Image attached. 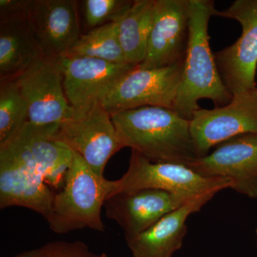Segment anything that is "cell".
I'll list each match as a JSON object with an SVG mask.
<instances>
[{"mask_svg":"<svg viewBox=\"0 0 257 257\" xmlns=\"http://www.w3.org/2000/svg\"><path fill=\"white\" fill-rule=\"evenodd\" d=\"M112 189V181L97 175L73 152V158L60 192L55 193L46 217L56 234L89 229L103 232L101 209Z\"/></svg>","mask_w":257,"mask_h":257,"instance_id":"obj_3","label":"cell"},{"mask_svg":"<svg viewBox=\"0 0 257 257\" xmlns=\"http://www.w3.org/2000/svg\"><path fill=\"white\" fill-rule=\"evenodd\" d=\"M256 239H257V228H256Z\"/></svg>","mask_w":257,"mask_h":257,"instance_id":"obj_25","label":"cell"},{"mask_svg":"<svg viewBox=\"0 0 257 257\" xmlns=\"http://www.w3.org/2000/svg\"><path fill=\"white\" fill-rule=\"evenodd\" d=\"M230 187L228 179L203 177L181 164L151 162L138 152L132 151L128 170L121 178L112 181L110 196L153 189L195 197Z\"/></svg>","mask_w":257,"mask_h":257,"instance_id":"obj_4","label":"cell"},{"mask_svg":"<svg viewBox=\"0 0 257 257\" xmlns=\"http://www.w3.org/2000/svg\"><path fill=\"white\" fill-rule=\"evenodd\" d=\"M34 0H0V20L28 15Z\"/></svg>","mask_w":257,"mask_h":257,"instance_id":"obj_24","label":"cell"},{"mask_svg":"<svg viewBox=\"0 0 257 257\" xmlns=\"http://www.w3.org/2000/svg\"><path fill=\"white\" fill-rule=\"evenodd\" d=\"M190 128L198 158L235 137L257 135V87L233 96L226 106L196 111Z\"/></svg>","mask_w":257,"mask_h":257,"instance_id":"obj_9","label":"cell"},{"mask_svg":"<svg viewBox=\"0 0 257 257\" xmlns=\"http://www.w3.org/2000/svg\"><path fill=\"white\" fill-rule=\"evenodd\" d=\"M192 198L159 189H140L110 196L104 208L106 216L119 225L126 238L143 232Z\"/></svg>","mask_w":257,"mask_h":257,"instance_id":"obj_15","label":"cell"},{"mask_svg":"<svg viewBox=\"0 0 257 257\" xmlns=\"http://www.w3.org/2000/svg\"><path fill=\"white\" fill-rule=\"evenodd\" d=\"M57 141L82 157L97 175L104 176L108 161L124 148L111 114L100 102L79 118H71L59 126Z\"/></svg>","mask_w":257,"mask_h":257,"instance_id":"obj_8","label":"cell"},{"mask_svg":"<svg viewBox=\"0 0 257 257\" xmlns=\"http://www.w3.org/2000/svg\"><path fill=\"white\" fill-rule=\"evenodd\" d=\"M66 56L87 57L115 64H128L120 45L118 22L103 25L81 35Z\"/></svg>","mask_w":257,"mask_h":257,"instance_id":"obj_20","label":"cell"},{"mask_svg":"<svg viewBox=\"0 0 257 257\" xmlns=\"http://www.w3.org/2000/svg\"><path fill=\"white\" fill-rule=\"evenodd\" d=\"M59 126H37L28 121L0 149L9 152L38 171L50 187L63 186L73 158V152L57 141Z\"/></svg>","mask_w":257,"mask_h":257,"instance_id":"obj_12","label":"cell"},{"mask_svg":"<svg viewBox=\"0 0 257 257\" xmlns=\"http://www.w3.org/2000/svg\"><path fill=\"white\" fill-rule=\"evenodd\" d=\"M216 192L192 198L136 236L125 238L134 257H172L183 244L189 216L198 212Z\"/></svg>","mask_w":257,"mask_h":257,"instance_id":"obj_17","label":"cell"},{"mask_svg":"<svg viewBox=\"0 0 257 257\" xmlns=\"http://www.w3.org/2000/svg\"><path fill=\"white\" fill-rule=\"evenodd\" d=\"M43 58L27 15L0 20V82L17 78Z\"/></svg>","mask_w":257,"mask_h":257,"instance_id":"obj_18","label":"cell"},{"mask_svg":"<svg viewBox=\"0 0 257 257\" xmlns=\"http://www.w3.org/2000/svg\"><path fill=\"white\" fill-rule=\"evenodd\" d=\"M55 194L40 172L0 149V209L25 207L45 219Z\"/></svg>","mask_w":257,"mask_h":257,"instance_id":"obj_16","label":"cell"},{"mask_svg":"<svg viewBox=\"0 0 257 257\" xmlns=\"http://www.w3.org/2000/svg\"><path fill=\"white\" fill-rule=\"evenodd\" d=\"M133 3L130 0H84L82 5L86 25L92 30L119 22Z\"/></svg>","mask_w":257,"mask_h":257,"instance_id":"obj_22","label":"cell"},{"mask_svg":"<svg viewBox=\"0 0 257 257\" xmlns=\"http://www.w3.org/2000/svg\"><path fill=\"white\" fill-rule=\"evenodd\" d=\"M123 147L153 162L187 166L198 158L190 120L173 109L144 106L111 114Z\"/></svg>","mask_w":257,"mask_h":257,"instance_id":"obj_1","label":"cell"},{"mask_svg":"<svg viewBox=\"0 0 257 257\" xmlns=\"http://www.w3.org/2000/svg\"><path fill=\"white\" fill-rule=\"evenodd\" d=\"M28 102L29 119L37 126H60L74 116L63 86V75L57 60L42 59L15 78Z\"/></svg>","mask_w":257,"mask_h":257,"instance_id":"obj_10","label":"cell"},{"mask_svg":"<svg viewBox=\"0 0 257 257\" xmlns=\"http://www.w3.org/2000/svg\"><path fill=\"white\" fill-rule=\"evenodd\" d=\"M155 3V0H135L118 22L120 45L126 62L133 67H138L145 60Z\"/></svg>","mask_w":257,"mask_h":257,"instance_id":"obj_19","label":"cell"},{"mask_svg":"<svg viewBox=\"0 0 257 257\" xmlns=\"http://www.w3.org/2000/svg\"><path fill=\"white\" fill-rule=\"evenodd\" d=\"M29 119V107L16 79L0 82V145L6 143Z\"/></svg>","mask_w":257,"mask_h":257,"instance_id":"obj_21","label":"cell"},{"mask_svg":"<svg viewBox=\"0 0 257 257\" xmlns=\"http://www.w3.org/2000/svg\"><path fill=\"white\" fill-rule=\"evenodd\" d=\"M206 177L228 179L230 188L257 199V135L245 134L219 144L207 156L187 165Z\"/></svg>","mask_w":257,"mask_h":257,"instance_id":"obj_11","label":"cell"},{"mask_svg":"<svg viewBox=\"0 0 257 257\" xmlns=\"http://www.w3.org/2000/svg\"><path fill=\"white\" fill-rule=\"evenodd\" d=\"M15 257H107L105 253L90 251L82 241H56L41 247L24 251Z\"/></svg>","mask_w":257,"mask_h":257,"instance_id":"obj_23","label":"cell"},{"mask_svg":"<svg viewBox=\"0 0 257 257\" xmlns=\"http://www.w3.org/2000/svg\"><path fill=\"white\" fill-rule=\"evenodd\" d=\"M217 11L214 1L190 0L188 47L173 109L190 121L201 109V99H209L215 107H221L233 98L221 80L209 45V20Z\"/></svg>","mask_w":257,"mask_h":257,"instance_id":"obj_2","label":"cell"},{"mask_svg":"<svg viewBox=\"0 0 257 257\" xmlns=\"http://www.w3.org/2000/svg\"><path fill=\"white\" fill-rule=\"evenodd\" d=\"M57 61L63 75L66 97L73 109L72 118L80 117L101 102L135 67L87 57L66 56Z\"/></svg>","mask_w":257,"mask_h":257,"instance_id":"obj_7","label":"cell"},{"mask_svg":"<svg viewBox=\"0 0 257 257\" xmlns=\"http://www.w3.org/2000/svg\"><path fill=\"white\" fill-rule=\"evenodd\" d=\"M189 18L190 0H155L146 56L138 67L163 68L185 59Z\"/></svg>","mask_w":257,"mask_h":257,"instance_id":"obj_13","label":"cell"},{"mask_svg":"<svg viewBox=\"0 0 257 257\" xmlns=\"http://www.w3.org/2000/svg\"><path fill=\"white\" fill-rule=\"evenodd\" d=\"M184 62L159 69L135 67L100 103L110 114L144 106L174 109Z\"/></svg>","mask_w":257,"mask_h":257,"instance_id":"obj_6","label":"cell"},{"mask_svg":"<svg viewBox=\"0 0 257 257\" xmlns=\"http://www.w3.org/2000/svg\"><path fill=\"white\" fill-rule=\"evenodd\" d=\"M216 16L239 22L242 32L237 41L214 54L221 80L234 96L256 87L257 0H236Z\"/></svg>","mask_w":257,"mask_h":257,"instance_id":"obj_5","label":"cell"},{"mask_svg":"<svg viewBox=\"0 0 257 257\" xmlns=\"http://www.w3.org/2000/svg\"><path fill=\"white\" fill-rule=\"evenodd\" d=\"M27 18L47 60L64 57L82 35L74 0H34Z\"/></svg>","mask_w":257,"mask_h":257,"instance_id":"obj_14","label":"cell"}]
</instances>
